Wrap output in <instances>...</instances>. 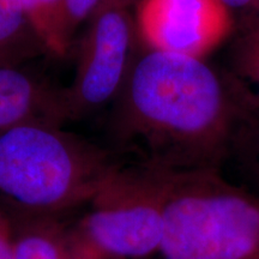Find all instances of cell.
<instances>
[{"label":"cell","instance_id":"obj_1","mask_svg":"<svg viewBox=\"0 0 259 259\" xmlns=\"http://www.w3.org/2000/svg\"><path fill=\"white\" fill-rule=\"evenodd\" d=\"M116 97L114 134L143 147L148 163L216 169L231 143L235 105L204 59L148 50L135 59Z\"/></svg>","mask_w":259,"mask_h":259},{"label":"cell","instance_id":"obj_2","mask_svg":"<svg viewBox=\"0 0 259 259\" xmlns=\"http://www.w3.org/2000/svg\"><path fill=\"white\" fill-rule=\"evenodd\" d=\"M150 164L162 194V259H259L258 197L222 179L213 168Z\"/></svg>","mask_w":259,"mask_h":259},{"label":"cell","instance_id":"obj_3","mask_svg":"<svg viewBox=\"0 0 259 259\" xmlns=\"http://www.w3.org/2000/svg\"><path fill=\"white\" fill-rule=\"evenodd\" d=\"M113 164L105 151L56 126L0 131V193L32 211L88 203Z\"/></svg>","mask_w":259,"mask_h":259},{"label":"cell","instance_id":"obj_4","mask_svg":"<svg viewBox=\"0 0 259 259\" xmlns=\"http://www.w3.org/2000/svg\"><path fill=\"white\" fill-rule=\"evenodd\" d=\"M88 211L73 233L102 259H143L158 254L163 232L162 194L150 163L113 164L87 203Z\"/></svg>","mask_w":259,"mask_h":259},{"label":"cell","instance_id":"obj_5","mask_svg":"<svg viewBox=\"0 0 259 259\" xmlns=\"http://www.w3.org/2000/svg\"><path fill=\"white\" fill-rule=\"evenodd\" d=\"M136 35L130 8L103 2L96 9L80 38L74 78L64 88L69 120L116 99L135 61Z\"/></svg>","mask_w":259,"mask_h":259},{"label":"cell","instance_id":"obj_6","mask_svg":"<svg viewBox=\"0 0 259 259\" xmlns=\"http://www.w3.org/2000/svg\"><path fill=\"white\" fill-rule=\"evenodd\" d=\"M137 35L148 50L204 59L228 37L232 12L220 0H138Z\"/></svg>","mask_w":259,"mask_h":259},{"label":"cell","instance_id":"obj_7","mask_svg":"<svg viewBox=\"0 0 259 259\" xmlns=\"http://www.w3.org/2000/svg\"><path fill=\"white\" fill-rule=\"evenodd\" d=\"M67 120L64 88L22 66L0 67V131L23 125L60 127Z\"/></svg>","mask_w":259,"mask_h":259},{"label":"cell","instance_id":"obj_8","mask_svg":"<svg viewBox=\"0 0 259 259\" xmlns=\"http://www.w3.org/2000/svg\"><path fill=\"white\" fill-rule=\"evenodd\" d=\"M50 54L18 0H0V67L22 66Z\"/></svg>","mask_w":259,"mask_h":259},{"label":"cell","instance_id":"obj_9","mask_svg":"<svg viewBox=\"0 0 259 259\" xmlns=\"http://www.w3.org/2000/svg\"><path fill=\"white\" fill-rule=\"evenodd\" d=\"M14 242L18 259H102L73 233L67 236L50 226L25 229L14 235Z\"/></svg>","mask_w":259,"mask_h":259},{"label":"cell","instance_id":"obj_10","mask_svg":"<svg viewBox=\"0 0 259 259\" xmlns=\"http://www.w3.org/2000/svg\"><path fill=\"white\" fill-rule=\"evenodd\" d=\"M50 54L61 57L71 44L64 28V0H18Z\"/></svg>","mask_w":259,"mask_h":259},{"label":"cell","instance_id":"obj_11","mask_svg":"<svg viewBox=\"0 0 259 259\" xmlns=\"http://www.w3.org/2000/svg\"><path fill=\"white\" fill-rule=\"evenodd\" d=\"M238 67L259 94V27L242 40L238 51Z\"/></svg>","mask_w":259,"mask_h":259},{"label":"cell","instance_id":"obj_12","mask_svg":"<svg viewBox=\"0 0 259 259\" xmlns=\"http://www.w3.org/2000/svg\"><path fill=\"white\" fill-rule=\"evenodd\" d=\"M103 0H64V28L67 40L72 44L73 35L87 23Z\"/></svg>","mask_w":259,"mask_h":259},{"label":"cell","instance_id":"obj_13","mask_svg":"<svg viewBox=\"0 0 259 259\" xmlns=\"http://www.w3.org/2000/svg\"><path fill=\"white\" fill-rule=\"evenodd\" d=\"M0 259H18L15 250L14 234L10 227L0 229Z\"/></svg>","mask_w":259,"mask_h":259},{"label":"cell","instance_id":"obj_14","mask_svg":"<svg viewBox=\"0 0 259 259\" xmlns=\"http://www.w3.org/2000/svg\"><path fill=\"white\" fill-rule=\"evenodd\" d=\"M220 2L231 12L232 10L250 9L252 6L259 4V0H220Z\"/></svg>","mask_w":259,"mask_h":259},{"label":"cell","instance_id":"obj_15","mask_svg":"<svg viewBox=\"0 0 259 259\" xmlns=\"http://www.w3.org/2000/svg\"><path fill=\"white\" fill-rule=\"evenodd\" d=\"M103 2L112 3V4H116V5H121V6H125V8H130L136 0H103Z\"/></svg>","mask_w":259,"mask_h":259},{"label":"cell","instance_id":"obj_16","mask_svg":"<svg viewBox=\"0 0 259 259\" xmlns=\"http://www.w3.org/2000/svg\"><path fill=\"white\" fill-rule=\"evenodd\" d=\"M8 227H10L9 222H8V219L5 218L4 213H3L2 211H0V229H3V228H8Z\"/></svg>","mask_w":259,"mask_h":259},{"label":"cell","instance_id":"obj_17","mask_svg":"<svg viewBox=\"0 0 259 259\" xmlns=\"http://www.w3.org/2000/svg\"><path fill=\"white\" fill-rule=\"evenodd\" d=\"M258 141H259V139H258ZM258 148H259V142H258Z\"/></svg>","mask_w":259,"mask_h":259}]
</instances>
